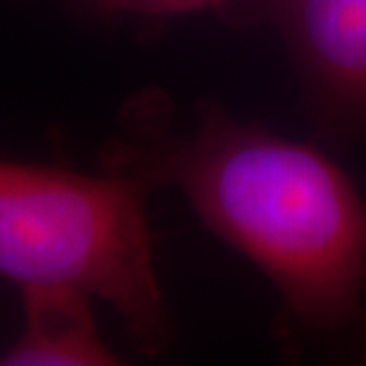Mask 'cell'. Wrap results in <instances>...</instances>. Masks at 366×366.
<instances>
[{"instance_id": "cell-2", "label": "cell", "mask_w": 366, "mask_h": 366, "mask_svg": "<svg viewBox=\"0 0 366 366\" xmlns=\"http://www.w3.org/2000/svg\"><path fill=\"white\" fill-rule=\"evenodd\" d=\"M0 278L71 285L107 302L143 352L172 335L145 179L0 157Z\"/></svg>"}, {"instance_id": "cell-1", "label": "cell", "mask_w": 366, "mask_h": 366, "mask_svg": "<svg viewBox=\"0 0 366 366\" xmlns=\"http://www.w3.org/2000/svg\"><path fill=\"white\" fill-rule=\"evenodd\" d=\"M150 172L264 272L297 321L319 331L352 321L366 285V204L328 155L202 109Z\"/></svg>"}, {"instance_id": "cell-3", "label": "cell", "mask_w": 366, "mask_h": 366, "mask_svg": "<svg viewBox=\"0 0 366 366\" xmlns=\"http://www.w3.org/2000/svg\"><path fill=\"white\" fill-rule=\"evenodd\" d=\"M310 105L366 127V0H272Z\"/></svg>"}, {"instance_id": "cell-5", "label": "cell", "mask_w": 366, "mask_h": 366, "mask_svg": "<svg viewBox=\"0 0 366 366\" xmlns=\"http://www.w3.org/2000/svg\"><path fill=\"white\" fill-rule=\"evenodd\" d=\"M102 14H141V17H177L204 10H222L233 0H84ZM272 3V0H269Z\"/></svg>"}, {"instance_id": "cell-4", "label": "cell", "mask_w": 366, "mask_h": 366, "mask_svg": "<svg viewBox=\"0 0 366 366\" xmlns=\"http://www.w3.org/2000/svg\"><path fill=\"white\" fill-rule=\"evenodd\" d=\"M21 328L0 357L5 366H109L114 352L105 345L93 317V297L71 285L21 288Z\"/></svg>"}]
</instances>
